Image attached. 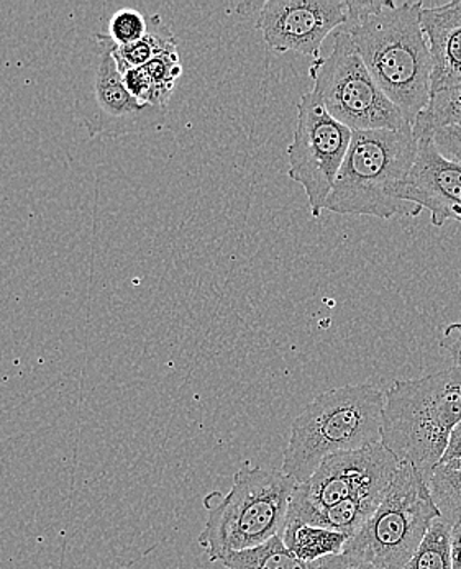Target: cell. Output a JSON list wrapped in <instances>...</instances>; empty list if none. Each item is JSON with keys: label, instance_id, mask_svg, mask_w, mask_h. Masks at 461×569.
<instances>
[{"label": "cell", "instance_id": "6da1fadb", "mask_svg": "<svg viewBox=\"0 0 461 569\" xmlns=\"http://www.w3.org/2000/svg\"><path fill=\"white\" fill-rule=\"evenodd\" d=\"M422 2L388 0L378 12L345 27L381 91L414 126L430 101L432 57L421 27Z\"/></svg>", "mask_w": 461, "mask_h": 569}, {"label": "cell", "instance_id": "7a4b0ae2", "mask_svg": "<svg viewBox=\"0 0 461 569\" xmlns=\"http://www.w3.org/2000/svg\"><path fill=\"white\" fill-rule=\"evenodd\" d=\"M461 422V369L395 381L384 392L381 445L429 482Z\"/></svg>", "mask_w": 461, "mask_h": 569}, {"label": "cell", "instance_id": "3957f363", "mask_svg": "<svg viewBox=\"0 0 461 569\" xmlns=\"http://www.w3.org/2000/svg\"><path fill=\"white\" fill-rule=\"evenodd\" d=\"M383 412L384 392L373 385L322 392L292 422L281 471L301 485L325 458L381 443Z\"/></svg>", "mask_w": 461, "mask_h": 569}, {"label": "cell", "instance_id": "277c9868", "mask_svg": "<svg viewBox=\"0 0 461 569\" xmlns=\"http://www.w3.org/2000/svg\"><path fill=\"white\" fill-rule=\"evenodd\" d=\"M418 151L419 140L412 129L353 132L325 210L381 220L421 216L422 210L399 198Z\"/></svg>", "mask_w": 461, "mask_h": 569}, {"label": "cell", "instance_id": "5b68a950", "mask_svg": "<svg viewBox=\"0 0 461 569\" xmlns=\"http://www.w3.org/2000/svg\"><path fill=\"white\" fill-rule=\"evenodd\" d=\"M298 482L277 469L243 467L233 476L229 495L209 507L199 536L211 563L283 536L289 503Z\"/></svg>", "mask_w": 461, "mask_h": 569}, {"label": "cell", "instance_id": "8992f818", "mask_svg": "<svg viewBox=\"0 0 461 569\" xmlns=\"http://www.w3.org/2000/svg\"><path fill=\"white\" fill-rule=\"evenodd\" d=\"M439 517V507L421 472L401 463L383 502L349 538L343 553L383 569H405Z\"/></svg>", "mask_w": 461, "mask_h": 569}, {"label": "cell", "instance_id": "52a82bcc", "mask_svg": "<svg viewBox=\"0 0 461 569\" xmlns=\"http://www.w3.org/2000/svg\"><path fill=\"white\" fill-rule=\"evenodd\" d=\"M116 43L96 33L82 47L72 76L76 110L91 137H123L157 129L167 109L143 106L130 94L113 58Z\"/></svg>", "mask_w": 461, "mask_h": 569}, {"label": "cell", "instance_id": "ba28073f", "mask_svg": "<svg viewBox=\"0 0 461 569\" xmlns=\"http://www.w3.org/2000/svg\"><path fill=\"white\" fill-rule=\"evenodd\" d=\"M309 76L315 98L352 132L412 129L364 67L345 30H337L329 57L312 61Z\"/></svg>", "mask_w": 461, "mask_h": 569}, {"label": "cell", "instance_id": "9c48e42d", "mask_svg": "<svg viewBox=\"0 0 461 569\" xmlns=\"http://www.w3.org/2000/svg\"><path fill=\"white\" fill-rule=\"evenodd\" d=\"M295 109L298 123L288 148V176L302 186L311 216L320 219L349 153L353 132L333 119L312 91L301 96Z\"/></svg>", "mask_w": 461, "mask_h": 569}, {"label": "cell", "instance_id": "30bf717a", "mask_svg": "<svg viewBox=\"0 0 461 569\" xmlns=\"http://www.w3.org/2000/svg\"><path fill=\"white\" fill-rule=\"evenodd\" d=\"M399 465L381 443L325 458L308 481L295 485L285 522H298L358 496L387 492Z\"/></svg>", "mask_w": 461, "mask_h": 569}, {"label": "cell", "instance_id": "8fae6325", "mask_svg": "<svg viewBox=\"0 0 461 569\" xmlns=\"http://www.w3.org/2000/svg\"><path fill=\"white\" fill-rule=\"evenodd\" d=\"M342 0H268L257 19L264 43L277 53L320 58L323 40L345 26Z\"/></svg>", "mask_w": 461, "mask_h": 569}, {"label": "cell", "instance_id": "7c38bea8", "mask_svg": "<svg viewBox=\"0 0 461 569\" xmlns=\"http://www.w3.org/2000/svg\"><path fill=\"white\" fill-rule=\"evenodd\" d=\"M401 201L429 210L430 223H461V164L440 153L432 138L419 140L418 158L399 192Z\"/></svg>", "mask_w": 461, "mask_h": 569}, {"label": "cell", "instance_id": "4fadbf2b", "mask_svg": "<svg viewBox=\"0 0 461 569\" xmlns=\"http://www.w3.org/2000/svg\"><path fill=\"white\" fill-rule=\"evenodd\" d=\"M421 27L432 57L430 96L461 84V0L422 7Z\"/></svg>", "mask_w": 461, "mask_h": 569}, {"label": "cell", "instance_id": "5bb4252c", "mask_svg": "<svg viewBox=\"0 0 461 569\" xmlns=\"http://www.w3.org/2000/svg\"><path fill=\"white\" fill-rule=\"evenodd\" d=\"M281 537L289 551L308 563H319L323 558L342 555L350 538L345 533L299 522L285 523Z\"/></svg>", "mask_w": 461, "mask_h": 569}, {"label": "cell", "instance_id": "9a60e30c", "mask_svg": "<svg viewBox=\"0 0 461 569\" xmlns=\"http://www.w3.org/2000/svg\"><path fill=\"white\" fill-rule=\"evenodd\" d=\"M174 50H178V43L170 27L161 20L160 16H150L148 17V32L142 40L129 44V47H117L116 44L113 58H116L120 71H123V69L143 68L154 58Z\"/></svg>", "mask_w": 461, "mask_h": 569}, {"label": "cell", "instance_id": "2e32d148", "mask_svg": "<svg viewBox=\"0 0 461 569\" xmlns=\"http://www.w3.org/2000/svg\"><path fill=\"white\" fill-rule=\"evenodd\" d=\"M220 565L226 569H320L319 563L299 560L285 547L281 536L271 538L260 547L227 555Z\"/></svg>", "mask_w": 461, "mask_h": 569}, {"label": "cell", "instance_id": "e0dca14e", "mask_svg": "<svg viewBox=\"0 0 461 569\" xmlns=\"http://www.w3.org/2000/svg\"><path fill=\"white\" fill-rule=\"evenodd\" d=\"M449 127H461V84L430 96L429 103L412 126V132L418 140H425Z\"/></svg>", "mask_w": 461, "mask_h": 569}, {"label": "cell", "instance_id": "ac0fdd59", "mask_svg": "<svg viewBox=\"0 0 461 569\" xmlns=\"http://www.w3.org/2000/svg\"><path fill=\"white\" fill-rule=\"evenodd\" d=\"M405 569H453L452 523L442 517L433 520L421 547L415 551Z\"/></svg>", "mask_w": 461, "mask_h": 569}, {"label": "cell", "instance_id": "d6986e66", "mask_svg": "<svg viewBox=\"0 0 461 569\" xmlns=\"http://www.w3.org/2000/svg\"><path fill=\"white\" fill-rule=\"evenodd\" d=\"M430 495L439 507L440 517L449 523L461 519V469L439 465L430 476Z\"/></svg>", "mask_w": 461, "mask_h": 569}, {"label": "cell", "instance_id": "ffe728a7", "mask_svg": "<svg viewBox=\"0 0 461 569\" xmlns=\"http://www.w3.org/2000/svg\"><path fill=\"white\" fill-rule=\"evenodd\" d=\"M144 72L153 86L154 107L167 109L168 101L173 96L178 79L181 78L182 67L178 50L168 51L144 64Z\"/></svg>", "mask_w": 461, "mask_h": 569}, {"label": "cell", "instance_id": "44dd1931", "mask_svg": "<svg viewBox=\"0 0 461 569\" xmlns=\"http://www.w3.org/2000/svg\"><path fill=\"white\" fill-rule=\"evenodd\" d=\"M148 32V17L137 9H120L113 13L109 22L107 37L117 47H129L142 40Z\"/></svg>", "mask_w": 461, "mask_h": 569}, {"label": "cell", "instance_id": "7402d4cb", "mask_svg": "<svg viewBox=\"0 0 461 569\" xmlns=\"http://www.w3.org/2000/svg\"><path fill=\"white\" fill-rule=\"evenodd\" d=\"M432 140L443 157L461 164V127L439 130L433 134Z\"/></svg>", "mask_w": 461, "mask_h": 569}, {"label": "cell", "instance_id": "603a6c76", "mask_svg": "<svg viewBox=\"0 0 461 569\" xmlns=\"http://www.w3.org/2000/svg\"><path fill=\"white\" fill-rule=\"evenodd\" d=\"M440 348L452 357L453 363L461 369V322L449 323L443 330Z\"/></svg>", "mask_w": 461, "mask_h": 569}, {"label": "cell", "instance_id": "cb8c5ba5", "mask_svg": "<svg viewBox=\"0 0 461 569\" xmlns=\"http://www.w3.org/2000/svg\"><path fill=\"white\" fill-rule=\"evenodd\" d=\"M319 565L320 569H383L349 553L323 558V560L319 561Z\"/></svg>", "mask_w": 461, "mask_h": 569}, {"label": "cell", "instance_id": "d4e9b609", "mask_svg": "<svg viewBox=\"0 0 461 569\" xmlns=\"http://www.w3.org/2000/svg\"><path fill=\"white\" fill-rule=\"evenodd\" d=\"M447 467L461 468V422L455 430H453L452 438H450L449 448H447L445 457L442 463Z\"/></svg>", "mask_w": 461, "mask_h": 569}, {"label": "cell", "instance_id": "484cf974", "mask_svg": "<svg viewBox=\"0 0 461 569\" xmlns=\"http://www.w3.org/2000/svg\"><path fill=\"white\" fill-rule=\"evenodd\" d=\"M452 567L461 569V519L452 526Z\"/></svg>", "mask_w": 461, "mask_h": 569}]
</instances>
